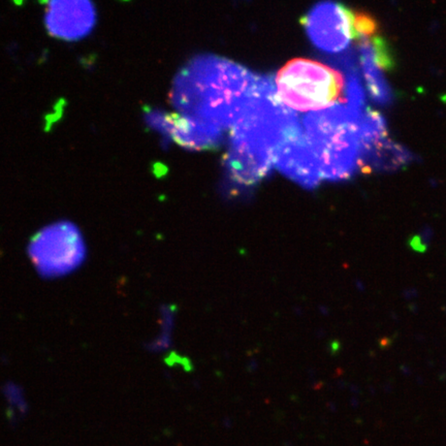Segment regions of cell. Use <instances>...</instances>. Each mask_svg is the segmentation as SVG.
Masks as SVG:
<instances>
[{"label":"cell","mask_w":446,"mask_h":446,"mask_svg":"<svg viewBox=\"0 0 446 446\" xmlns=\"http://www.w3.org/2000/svg\"><path fill=\"white\" fill-rule=\"evenodd\" d=\"M258 76L216 55L191 59L175 79L173 105L182 115L232 129L241 119Z\"/></svg>","instance_id":"6da1fadb"},{"label":"cell","mask_w":446,"mask_h":446,"mask_svg":"<svg viewBox=\"0 0 446 446\" xmlns=\"http://www.w3.org/2000/svg\"><path fill=\"white\" fill-rule=\"evenodd\" d=\"M225 165L233 183L251 186L271 173L275 167V151L259 141L231 133Z\"/></svg>","instance_id":"277c9868"},{"label":"cell","mask_w":446,"mask_h":446,"mask_svg":"<svg viewBox=\"0 0 446 446\" xmlns=\"http://www.w3.org/2000/svg\"><path fill=\"white\" fill-rule=\"evenodd\" d=\"M275 84L281 102L295 112H318L336 104L350 108L347 102V74L339 68L297 58L279 71Z\"/></svg>","instance_id":"3957f363"},{"label":"cell","mask_w":446,"mask_h":446,"mask_svg":"<svg viewBox=\"0 0 446 446\" xmlns=\"http://www.w3.org/2000/svg\"><path fill=\"white\" fill-rule=\"evenodd\" d=\"M303 23L311 42L329 53L343 52L354 40L349 9L333 2L317 4Z\"/></svg>","instance_id":"5b68a950"},{"label":"cell","mask_w":446,"mask_h":446,"mask_svg":"<svg viewBox=\"0 0 446 446\" xmlns=\"http://www.w3.org/2000/svg\"><path fill=\"white\" fill-rule=\"evenodd\" d=\"M413 159L412 152L387 137L361 146L360 169L393 172L411 164Z\"/></svg>","instance_id":"9c48e42d"},{"label":"cell","mask_w":446,"mask_h":446,"mask_svg":"<svg viewBox=\"0 0 446 446\" xmlns=\"http://www.w3.org/2000/svg\"><path fill=\"white\" fill-rule=\"evenodd\" d=\"M358 46L359 61L371 100L381 106L391 105L394 101V93L382 70L376 65L370 40L358 41Z\"/></svg>","instance_id":"30bf717a"},{"label":"cell","mask_w":446,"mask_h":446,"mask_svg":"<svg viewBox=\"0 0 446 446\" xmlns=\"http://www.w3.org/2000/svg\"><path fill=\"white\" fill-rule=\"evenodd\" d=\"M45 21L51 36L78 41L90 34L97 12L89 2H52L48 4Z\"/></svg>","instance_id":"ba28073f"},{"label":"cell","mask_w":446,"mask_h":446,"mask_svg":"<svg viewBox=\"0 0 446 446\" xmlns=\"http://www.w3.org/2000/svg\"><path fill=\"white\" fill-rule=\"evenodd\" d=\"M353 25L354 40H372L379 36L380 26L377 20L366 12L349 10Z\"/></svg>","instance_id":"8fae6325"},{"label":"cell","mask_w":446,"mask_h":446,"mask_svg":"<svg viewBox=\"0 0 446 446\" xmlns=\"http://www.w3.org/2000/svg\"><path fill=\"white\" fill-rule=\"evenodd\" d=\"M149 121L156 130L185 149H214L223 141V130L182 114L155 112L150 115Z\"/></svg>","instance_id":"52a82bcc"},{"label":"cell","mask_w":446,"mask_h":446,"mask_svg":"<svg viewBox=\"0 0 446 446\" xmlns=\"http://www.w3.org/2000/svg\"><path fill=\"white\" fill-rule=\"evenodd\" d=\"M409 245H410V247H411L414 251H418V252H425L426 249H427V247H426V245L423 243L422 239H421L420 237H418V236H414V237L409 241Z\"/></svg>","instance_id":"4fadbf2b"},{"label":"cell","mask_w":446,"mask_h":446,"mask_svg":"<svg viewBox=\"0 0 446 446\" xmlns=\"http://www.w3.org/2000/svg\"><path fill=\"white\" fill-rule=\"evenodd\" d=\"M275 167L304 188L313 189L323 177L321 165L305 130L286 138L275 151Z\"/></svg>","instance_id":"8992f818"},{"label":"cell","mask_w":446,"mask_h":446,"mask_svg":"<svg viewBox=\"0 0 446 446\" xmlns=\"http://www.w3.org/2000/svg\"><path fill=\"white\" fill-rule=\"evenodd\" d=\"M370 42L373 47L376 65L382 71L393 70L396 67V62L393 52L389 46V42H387L380 36L373 38L372 40H370Z\"/></svg>","instance_id":"7c38bea8"},{"label":"cell","mask_w":446,"mask_h":446,"mask_svg":"<svg viewBox=\"0 0 446 446\" xmlns=\"http://www.w3.org/2000/svg\"><path fill=\"white\" fill-rule=\"evenodd\" d=\"M363 115L342 104L308 113L303 127L321 165L323 179L342 181L360 169Z\"/></svg>","instance_id":"7a4b0ae2"}]
</instances>
